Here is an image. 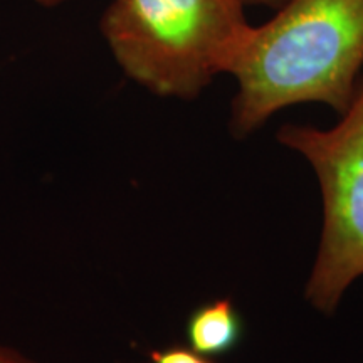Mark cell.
<instances>
[{
  "instance_id": "cell-5",
  "label": "cell",
  "mask_w": 363,
  "mask_h": 363,
  "mask_svg": "<svg viewBox=\"0 0 363 363\" xmlns=\"http://www.w3.org/2000/svg\"><path fill=\"white\" fill-rule=\"evenodd\" d=\"M150 363H216L214 358L202 355L190 347L172 345L167 348H157L148 353Z\"/></svg>"
},
{
  "instance_id": "cell-4",
  "label": "cell",
  "mask_w": 363,
  "mask_h": 363,
  "mask_svg": "<svg viewBox=\"0 0 363 363\" xmlns=\"http://www.w3.org/2000/svg\"><path fill=\"white\" fill-rule=\"evenodd\" d=\"M242 318L230 298L212 299L197 306L185 323L189 347L211 358L233 352L242 340Z\"/></svg>"
},
{
  "instance_id": "cell-2",
  "label": "cell",
  "mask_w": 363,
  "mask_h": 363,
  "mask_svg": "<svg viewBox=\"0 0 363 363\" xmlns=\"http://www.w3.org/2000/svg\"><path fill=\"white\" fill-rule=\"evenodd\" d=\"M246 0H110L99 30L116 65L160 98L194 99L251 26Z\"/></svg>"
},
{
  "instance_id": "cell-3",
  "label": "cell",
  "mask_w": 363,
  "mask_h": 363,
  "mask_svg": "<svg viewBox=\"0 0 363 363\" xmlns=\"http://www.w3.org/2000/svg\"><path fill=\"white\" fill-rule=\"evenodd\" d=\"M276 138L310 163L320 184L323 227L306 299L328 315L363 276V76L337 125H284Z\"/></svg>"
},
{
  "instance_id": "cell-6",
  "label": "cell",
  "mask_w": 363,
  "mask_h": 363,
  "mask_svg": "<svg viewBox=\"0 0 363 363\" xmlns=\"http://www.w3.org/2000/svg\"><path fill=\"white\" fill-rule=\"evenodd\" d=\"M0 363H39L27 357L26 353L17 350V348L11 347L0 342Z\"/></svg>"
},
{
  "instance_id": "cell-7",
  "label": "cell",
  "mask_w": 363,
  "mask_h": 363,
  "mask_svg": "<svg viewBox=\"0 0 363 363\" xmlns=\"http://www.w3.org/2000/svg\"><path fill=\"white\" fill-rule=\"evenodd\" d=\"M247 6H261V7H271L278 9L281 4H284L286 0H246Z\"/></svg>"
},
{
  "instance_id": "cell-8",
  "label": "cell",
  "mask_w": 363,
  "mask_h": 363,
  "mask_svg": "<svg viewBox=\"0 0 363 363\" xmlns=\"http://www.w3.org/2000/svg\"><path fill=\"white\" fill-rule=\"evenodd\" d=\"M35 2H38L39 6H43V7L52 9V7L61 6V4H65V2H69V0H35Z\"/></svg>"
},
{
  "instance_id": "cell-1",
  "label": "cell",
  "mask_w": 363,
  "mask_h": 363,
  "mask_svg": "<svg viewBox=\"0 0 363 363\" xmlns=\"http://www.w3.org/2000/svg\"><path fill=\"white\" fill-rule=\"evenodd\" d=\"M362 69L363 0H286L227 54L222 74L238 84L230 131L246 138L294 104H326L343 115Z\"/></svg>"
}]
</instances>
